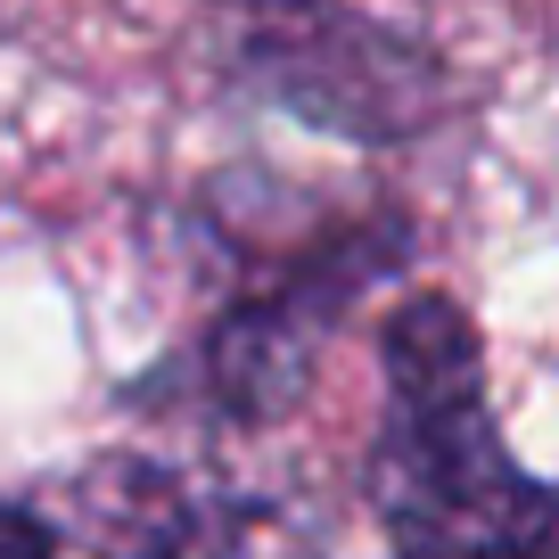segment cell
I'll return each instance as SVG.
<instances>
[{"mask_svg": "<svg viewBox=\"0 0 559 559\" xmlns=\"http://www.w3.org/2000/svg\"><path fill=\"white\" fill-rule=\"evenodd\" d=\"M223 280L206 313L123 386V412L165 437H255L321 379V354L362 297L412 263L395 206H305L272 223H214Z\"/></svg>", "mask_w": 559, "mask_h": 559, "instance_id": "1", "label": "cell"}, {"mask_svg": "<svg viewBox=\"0 0 559 559\" xmlns=\"http://www.w3.org/2000/svg\"><path fill=\"white\" fill-rule=\"evenodd\" d=\"M379 370L370 510L386 559H559V477L502 444L477 321L419 288L386 313Z\"/></svg>", "mask_w": 559, "mask_h": 559, "instance_id": "2", "label": "cell"}, {"mask_svg": "<svg viewBox=\"0 0 559 559\" xmlns=\"http://www.w3.org/2000/svg\"><path fill=\"white\" fill-rule=\"evenodd\" d=\"M41 559H330V510L206 461V444H107L34 493Z\"/></svg>", "mask_w": 559, "mask_h": 559, "instance_id": "3", "label": "cell"}, {"mask_svg": "<svg viewBox=\"0 0 559 559\" xmlns=\"http://www.w3.org/2000/svg\"><path fill=\"white\" fill-rule=\"evenodd\" d=\"M247 83L272 107L346 140H403L419 123H437L444 91H453L412 34L362 17L346 0L247 17Z\"/></svg>", "mask_w": 559, "mask_h": 559, "instance_id": "4", "label": "cell"}, {"mask_svg": "<svg viewBox=\"0 0 559 559\" xmlns=\"http://www.w3.org/2000/svg\"><path fill=\"white\" fill-rule=\"evenodd\" d=\"M0 559H41V519H34V502H0Z\"/></svg>", "mask_w": 559, "mask_h": 559, "instance_id": "5", "label": "cell"}, {"mask_svg": "<svg viewBox=\"0 0 559 559\" xmlns=\"http://www.w3.org/2000/svg\"><path fill=\"white\" fill-rule=\"evenodd\" d=\"M223 9H239V17H280V9H321V0H223Z\"/></svg>", "mask_w": 559, "mask_h": 559, "instance_id": "6", "label": "cell"}]
</instances>
